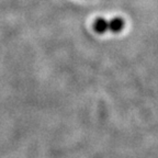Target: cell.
I'll return each mask as SVG.
<instances>
[{"label": "cell", "instance_id": "obj_1", "mask_svg": "<svg viewBox=\"0 0 158 158\" xmlns=\"http://www.w3.org/2000/svg\"><path fill=\"white\" fill-rule=\"evenodd\" d=\"M124 20H122L121 18H115V19L111 20L109 22V30L112 32H120L122 29L124 27Z\"/></svg>", "mask_w": 158, "mask_h": 158}, {"label": "cell", "instance_id": "obj_2", "mask_svg": "<svg viewBox=\"0 0 158 158\" xmlns=\"http://www.w3.org/2000/svg\"><path fill=\"white\" fill-rule=\"evenodd\" d=\"M94 29L96 32L98 33H104L106 31L109 30V22H106L103 19H98L96 20V22L94 24Z\"/></svg>", "mask_w": 158, "mask_h": 158}]
</instances>
